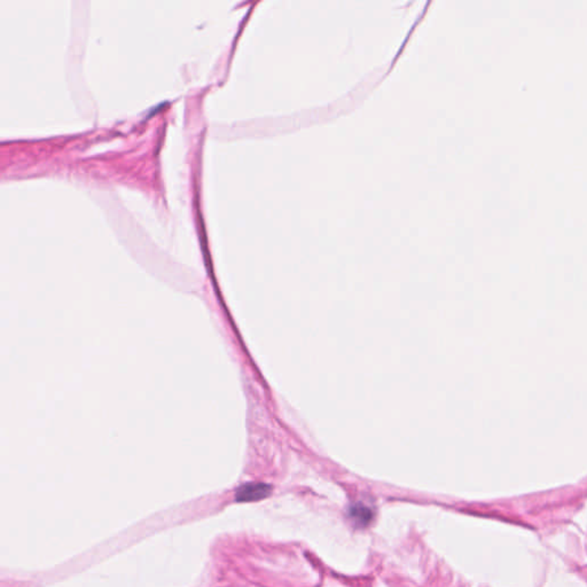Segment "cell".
<instances>
[{
	"instance_id": "cell-2",
	"label": "cell",
	"mask_w": 587,
	"mask_h": 587,
	"mask_svg": "<svg viewBox=\"0 0 587 587\" xmlns=\"http://www.w3.org/2000/svg\"><path fill=\"white\" fill-rule=\"evenodd\" d=\"M349 516L356 526H366L372 522L373 511L364 504H355L349 509Z\"/></svg>"
},
{
	"instance_id": "cell-1",
	"label": "cell",
	"mask_w": 587,
	"mask_h": 587,
	"mask_svg": "<svg viewBox=\"0 0 587 587\" xmlns=\"http://www.w3.org/2000/svg\"><path fill=\"white\" fill-rule=\"evenodd\" d=\"M272 488L264 483H248L236 490V502H257L270 495Z\"/></svg>"
}]
</instances>
